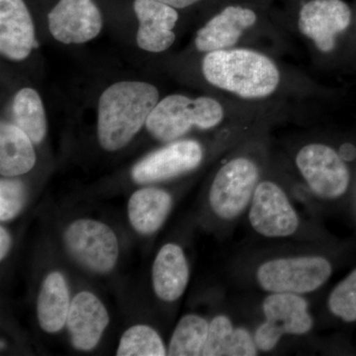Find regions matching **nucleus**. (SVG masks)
<instances>
[{"instance_id":"nucleus-8","label":"nucleus","mask_w":356,"mask_h":356,"mask_svg":"<svg viewBox=\"0 0 356 356\" xmlns=\"http://www.w3.org/2000/svg\"><path fill=\"white\" fill-rule=\"evenodd\" d=\"M296 165L314 194L324 199L343 196L350 185V172L341 154L322 144L302 147Z\"/></svg>"},{"instance_id":"nucleus-24","label":"nucleus","mask_w":356,"mask_h":356,"mask_svg":"<svg viewBox=\"0 0 356 356\" xmlns=\"http://www.w3.org/2000/svg\"><path fill=\"white\" fill-rule=\"evenodd\" d=\"M118 356H163L166 350L163 339L153 327L137 325L124 332L117 350Z\"/></svg>"},{"instance_id":"nucleus-18","label":"nucleus","mask_w":356,"mask_h":356,"mask_svg":"<svg viewBox=\"0 0 356 356\" xmlns=\"http://www.w3.org/2000/svg\"><path fill=\"white\" fill-rule=\"evenodd\" d=\"M172 199L168 192L156 187H145L135 192L128 203L131 225L142 235L158 231L172 209Z\"/></svg>"},{"instance_id":"nucleus-26","label":"nucleus","mask_w":356,"mask_h":356,"mask_svg":"<svg viewBox=\"0 0 356 356\" xmlns=\"http://www.w3.org/2000/svg\"><path fill=\"white\" fill-rule=\"evenodd\" d=\"M25 185L13 177L2 178L0 181V220L9 221L17 216L26 203Z\"/></svg>"},{"instance_id":"nucleus-14","label":"nucleus","mask_w":356,"mask_h":356,"mask_svg":"<svg viewBox=\"0 0 356 356\" xmlns=\"http://www.w3.org/2000/svg\"><path fill=\"white\" fill-rule=\"evenodd\" d=\"M134 13L137 17L138 47L149 53H163L175 43L173 32L178 20L177 8L159 0H135Z\"/></svg>"},{"instance_id":"nucleus-20","label":"nucleus","mask_w":356,"mask_h":356,"mask_svg":"<svg viewBox=\"0 0 356 356\" xmlns=\"http://www.w3.org/2000/svg\"><path fill=\"white\" fill-rule=\"evenodd\" d=\"M70 292L64 275L51 273L44 278L37 300V316L42 329L49 334L60 331L70 308Z\"/></svg>"},{"instance_id":"nucleus-4","label":"nucleus","mask_w":356,"mask_h":356,"mask_svg":"<svg viewBox=\"0 0 356 356\" xmlns=\"http://www.w3.org/2000/svg\"><path fill=\"white\" fill-rule=\"evenodd\" d=\"M332 273L331 262L325 257H288L264 262L257 278L267 292L305 294L324 285Z\"/></svg>"},{"instance_id":"nucleus-23","label":"nucleus","mask_w":356,"mask_h":356,"mask_svg":"<svg viewBox=\"0 0 356 356\" xmlns=\"http://www.w3.org/2000/svg\"><path fill=\"white\" fill-rule=\"evenodd\" d=\"M209 324L205 318L197 315H186L178 322L172 339L168 355L198 356L202 355L204 346L207 341Z\"/></svg>"},{"instance_id":"nucleus-5","label":"nucleus","mask_w":356,"mask_h":356,"mask_svg":"<svg viewBox=\"0 0 356 356\" xmlns=\"http://www.w3.org/2000/svg\"><path fill=\"white\" fill-rule=\"evenodd\" d=\"M266 321L254 334L257 348L271 351L284 334L301 336L311 331L313 318L303 297L293 293H273L264 301Z\"/></svg>"},{"instance_id":"nucleus-17","label":"nucleus","mask_w":356,"mask_h":356,"mask_svg":"<svg viewBox=\"0 0 356 356\" xmlns=\"http://www.w3.org/2000/svg\"><path fill=\"white\" fill-rule=\"evenodd\" d=\"M189 280V267L182 248L166 243L153 266V286L159 299L175 302L184 295Z\"/></svg>"},{"instance_id":"nucleus-1","label":"nucleus","mask_w":356,"mask_h":356,"mask_svg":"<svg viewBox=\"0 0 356 356\" xmlns=\"http://www.w3.org/2000/svg\"><path fill=\"white\" fill-rule=\"evenodd\" d=\"M159 102V89L146 81H117L105 88L98 99L96 122L102 149L117 152L127 146L146 126Z\"/></svg>"},{"instance_id":"nucleus-13","label":"nucleus","mask_w":356,"mask_h":356,"mask_svg":"<svg viewBox=\"0 0 356 356\" xmlns=\"http://www.w3.org/2000/svg\"><path fill=\"white\" fill-rule=\"evenodd\" d=\"M37 47L36 32L24 0H0V53L11 62H22Z\"/></svg>"},{"instance_id":"nucleus-21","label":"nucleus","mask_w":356,"mask_h":356,"mask_svg":"<svg viewBox=\"0 0 356 356\" xmlns=\"http://www.w3.org/2000/svg\"><path fill=\"white\" fill-rule=\"evenodd\" d=\"M257 353L254 337L247 330L234 329L226 316H217L211 321L202 356H254Z\"/></svg>"},{"instance_id":"nucleus-16","label":"nucleus","mask_w":356,"mask_h":356,"mask_svg":"<svg viewBox=\"0 0 356 356\" xmlns=\"http://www.w3.org/2000/svg\"><path fill=\"white\" fill-rule=\"evenodd\" d=\"M257 22V14L252 9L228 6L208 21L195 37L199 51L227 50L238 41L243 31Z\"/></svg>"},{"instance_id":"nucleus-25","label":"nucleus","mask_w":356,"mask_h":356,"mask_svg":"<svg viewBox=\"0 0 356 356\" xmlns=\"http://www.w3.org/2000/svg\"><path fill=\"white\" fill-rule=\"evenodd\" d=\"M332 315L346 323L356 321V269L332 290L327 301Z\"/></svg>"},{"instance_id":"nucleus-7","label":"nucleus","mask_w":356,"mask_h":356,"mask_svg":"<svg viewBox=\"0 0 356 356\" xmlns=\"http://www.w3.org/2000/svg\"><path fill=\"white\" fill-rule=\"evenodd\" d=\"M259 177V168L248 159H235L222 165L211 185L213 212L225 220L240 216L254 196Z\"/></svg>"},{"instance_id":"nucleus-27","label":"nucleus","mask_w":356,"mask_h":356,"mask_svg":"<svg viewBox=\"0 0 356 356\" xmlns=\"http://www.w3.org/2000/svg\"><path fill=\"white\" fill-rule=\"evenodd\" d=\"M11 248V236L7 229L1 226L0 228V259L3 261Z\"/></svg>"},{"instance_id":"nucleus-9","label":"nucleus","mask_w":356,"mask_h":356,"mask_svg":"<svg viewBox=\"0 0 356 356\" xmlns=\"http://www.w3.org/2000/svg\"><path fill=\"white\" fill-rule=\"evenodd\" d=\"M250 222L259 235L284 238L293 235L299 227V217L286 193L277 184L262 181L252 196Z\"/></svg>"},{"instance_id":"nucleus-3","label":"nucleus","mask_w":356,"mask_h":356,"mask_svg":"<svg viewBox=\"0 0 356 356\" xmlns=\"http://www.w3.org/2000/svg\"><path fill=\"white\" fill-rule=\"evenodd\" d=\"M224 118V110L217 100L207 96L191 99L172 95L159 100L147 118V132L161 142L172 143L184 137L193 127L208 130Z\"/></svg>"},{"instance_id":"nucleus-22","label":"nucleus","mask_w":356,"mask_h":356,"mask_svg":"<svg viewBox=\"0 0 356 356\" xmlns=\"http://www.w3.org/2000/svg\"><path fill=\"white\" fill-rule=\"evenodd\" d=\"M13 123L33 140L41 144L48 131L46 111L38 91L32 88H21L14 95L13 102Z\"/></svg>"},{"instance_id":"nucleus-10","label":"nucleus","mask_w":356,"mask_h":356,"mask_svg":"<svg viewBox=\"0 0 356 356\" xmlns=\"http://www.w3.org/2000/svg\"><path fill=\"white\" fill-rule=\"evenodd\" d=\"M203 159V149L193 140H177L138 161L131 170L136 184L163 181L195 170Z\"/></svg>"},{"instance_id":"nucleus-28","label":"nucleus","mask_w":356,"mask_h":356,"mask_svg":"<svg viewBox=\"0 0 356 356\" xmlns=\"http://www.w3.org/2000/svg\"><path fill=\"white\" fill-rule=\"evenodd\" d=\"M159 1L163 2V3L168 4L177 9H184L197 3L200 0H159Z\"/></svg>"},{"instance_id":"nucleus-2","label":"nucleus","mask_w":356,"mask_h":356,"mask_svg":"<svg viewBox=\"0 0 356 356\" xmlns=\"http://www.w3.org/2000/svg\"><path fill=\"white\" fill-rule=\"evenodd\" d=\"M202 72L215 88L247 99L270 95L280 81V70L270 58L245 49L207 53Z\"/></svg>"},{"instance_id":"nucleus-6","label":"nucleus","mask_w":356,"mask_h":356,"mask_svg":"<svg viewBox=\"0 0 356 356\" xmlns=\"http://www.w3.org/2000/svg\"><path fill=\"white\" fill-rule=\"evenodd\" d=\"M65 243L81 266L96 273H110L118 261V240L104 222L90 219L72 222L65 229Z\"/></svg>"},{"instance_id":"nucleus-12","label":"nucleus","mask_w":356,"mask_h":356,"mask_svg":"<svg viewBox=\"0 0 356 356\" xmlns=\"http://www.w3.org/2000/svg\"><path fill=\"white\" fill-rule=\"evenodd\" d=\"M351 21L350 7L343 0H311L300 11V31L316 47L329 53L336 47V37L348 29Z\"/></svg>"},{"instance_id":"nucleus-15","label":"nucleus","mask_w":356,"mask_h":356,"mask_svg":"<svg viewBox=\"0 0 356 356\" xmlns=\"http://www.w3.org/2000/svg\"><path fill=\"white\" fill-rule=\"evenodd\" d=\"M109 324L105 306L95 294L79 292L70 303L67 325L72 346L76 350H93Z\"/></svg>"},{"instance_id":"nucleus-29","label":"nucleus","mask_w":356,"mask_h":356,"mask_svg":"<svg viewBox=\"0 0 356 356\" xmlns=\"http://www.w3.org/2000/svg\"><path fill=\"white\" fill-rule=\"evenodd\" d=\"M341 156L343 158V161H351L356 156V149L355 147L350 144H346L341 147Z\"/></svg>"},{"instance_id":"nucleus-11","label":"nucleus","mask_w":356,"mask_h":356,"mask_svg":"<svg viewBox=\"0 0 356 356\" xmlns=\"http://www.w3.org/2000/svg\"><path fill=\"white\" fill-rule=\"evenodd\" d=\"M102 11L95 0H58L48 14L50 34L58 43L81 44L102 32Z\"/></svg>"},{"instance_id":"nucleus-19","label":"nucleus","mask_w":356,"mask_h":356,"mask_svg":"<svg viewBox=\"0 0 356 356\" xmlns=\"http://www.w3.org/2000/svg\"><path fill=\"white\" fill-rule=\"evenodd\" d=\"M34 143L14 123L0 125V175L16 177L29 172L36 163Z\"/></svg>"}]
</instances>
